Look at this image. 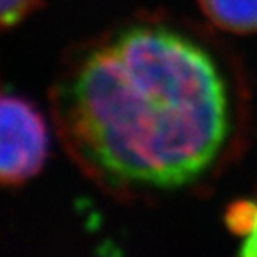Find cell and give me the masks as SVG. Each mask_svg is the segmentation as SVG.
Here are the masks:
<instances>
[{"mask_svg": "<svg viewBox=\"0 0 257 257\" xmlns=\"http://www.w3.org/2000/svg\"><path fill=\"white\" fill-rule=\"evenodd\" d=\"M50 104L68 156L111 193L193 184L232 134L218 61L163 24H134L86 43L61 70Z\"/></svg>", "mask_w": 257, "mask_h": 257, "instance_id": "obj_1", "label": "cell"}, {"mask_svg": "<svg viewBox=\"0 0 257 257\" xmlns=\"http://www.w3.org/2000/svg\"><path fill=\"white\" fill-rule=\"evenodd\" d=\"M40 0H0V20L2 27L9 29L20 24L25 16L31 15Z\"/></svg>", "mask_w": 257, "mask_h": 257, "instance_id": "obj_4", "label": "cell"}, {"mask_svg": "<svg viewBox=\"0 0 257 257\" xmlns=\"http://www.w3.org/2000/svg\"><path fill=\"white\" fill-rule=\"evenodd\" d=\"M216 27L236 34L257 32V0H198Z\"/></svg>", "mask_w": 257, "mask_h": 257, "instance_id": "obj_3", "label": "cell"}, {"mask_svg": "<svg viewBox=\"0 0 257 257\" xmlns=\"http://www.w3.org/2000/svg\"><path fill=\"white\" fill-rule=\"evenodd\" d=\"M48 140L43 116L31 102L4 95L0 102V181L20 186L40 173Z\"/></svg>", "mask_w": 257, "mask_h": 257, "instance_id": "obj_2", "label": "cell"}, {"mask_svg": "<svg viewBox=\"0 0 257 257\" xmlns=\"http://www.w3.org/2000/svg\"><path fill=\"white\" fill-rule=\"evenodd\" d=\"M241 248L239 253L246 257H255L257 255V198L253 200V221L250 227V232L241 239Z\"/></svg>", "mask_w": 257, "mask_h": 257, "instance_id": "obj_5", "label": "cell"}]
</instances>
